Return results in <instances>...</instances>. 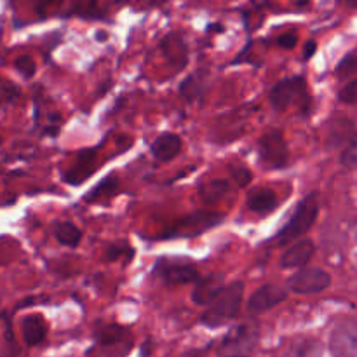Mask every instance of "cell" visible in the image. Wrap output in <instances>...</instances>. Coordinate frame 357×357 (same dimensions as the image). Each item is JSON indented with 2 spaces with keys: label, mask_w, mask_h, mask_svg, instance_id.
<instances>
[{
  "label": "cell",
  "mask_w": 357,
  "mask_h": 357,
  "mask_svg": "<svg viewBox=\"0 0 357 357\" xmlns=\"http://www.w3.org/2000/svg\"><path fill=\"white\" fill-rule=\"evenodd\" d=\"M21 333H23L24 344L33 347V345L42 344L47 335V324H45L42 316H28L21 323Z\"/></svg>",
  "instance_id": "5bb4252c"
},
{
  "label": "cell",
  "mask_w": 357,
  "mask_h": 357,
  "mask_svg": "<svg viewBox=\"0 0 357 357\" xmlns=\"http://www.w3.org/2000/svg\"><path fill=\"white\" fill-rule=\"evenodd\" d=\"M222 289V278H218V275H208L204 279L201 278L195 282V288L192 291V302L197 303V305L209 307Z\"/></svg>",
  "instance_id": "8fae6325"
},
{
  "label": "cell",
  "mask_w": 357,
  "mask_h": 357,
  "mask_svg": "<svg viewBox=\"0 0 357 357\" xmlns=\"http://www.w3.org/2000/svg\"><path fill=\"white\" fill-rule=\"evenodd\" d=\"M342 164L347 167L357 166V136L351 139V143H349V146L345 149V152L342 153Z\"/></svg>",
  "instance_id": "484cf974"
},
{
  "label": "cell",
  "mask_w": 357,
  "mask_h": 357,
  "mask_svg": "<svg viewBox=\"0 0 357 357\" xmlns=\"http://www.w3.org/2000/svg\"><path fill=\"white\" fill-rule=\"evenodd\" d=\"M296 40H298V37H296L295 31H291V33H282L281 37H278V45H281V47L284 49H291L296 45Z\"/></svg>",
  "instance_id": "f1b7e54d"
},
{
  "label": "cell",
  "mask_w": 357,
  "mask_h": 357,
  "mask_svg": "<svg viewBox=\"0 0 357 357\" xmlns=\"http://www.w3.org/2000/svg\"><path fill=\"white\" fill-rule=\"evenodd\" d=\"M275 206H278V195L268 188H257V190L250 192L246 199V208L251 213H257L261 216L274 211Z\"/></svg>",
  "instance_id": "4fadbf2b"
},
{
  "label": "cell",
  "mask_w": 357,
  "mask_h": 357,
  "mask_svg": "<svg viewBox=\"0 0 357 357\" xmlns=\"http://www.w3.org/2000/svg\"><path fill=\"white\" fill-rule=\"evenodd\" d=\"M56 241L66 248H77L82 239V232L72 222H56L52 227Z\"/></svg>",
  "instance_id": "e0dca14e"
},
{
  "label": "cell",
  "mask_w": 357,
  "mask_h": 357,
  "mask_svg": "<svg viewBox=\"0 0 357 357\" xmlns=\"http://www.w3.org/2000/svg\"><path fill=\"white\" fill-rule=\"evenodd\" d=\"M162 51L166 58L173 63L176 68H181L187 63V45L183 38L176 33H169L162 40Z\"/></svg>",
  "instance_id": "9a60e30c"
},
{
  "label": "cell",
  "mask_w": 357,
  "mask_h": 357,
  "mask_svg": "<svg viewBox=\"0 0 357 357\" xmlns=\"http://www.w3.org/2000/svg\"><path fill=\"white\" fill-rule=\"evenodd\" d=\"M317 215H319V197H317V194H309L305 199L298 202L289 222L275 234V244L278 246H286L291 241L302 237L303 234H307L312 229Z\"/></svg>",
  "instance_id": "7a4b0ae2"
},
{
  "label": "cell",
  "mask_w": 357,
  "mask_h": 357,
  "mask_svg": "<svg viewBox=\"0 0 357 357\" xmlns=\"http://www.w3.org/2000/svg\"><path fill=\"white\" fill-rule=\"evenodd\" d=\"M222 222L223 216L220 213L201 209V211L192 213V215L185 216L180 222L174 223L173 229L164 234V236H166V239H171V237H197L218 227Z\"/></svg>",
  "instance_id": "3957f363"
},
{
  "label": "cell",
  "mask_w": 357,
  "mask_h": 357,
  "mask_svg": "<svg viewBox=\"0 0 357 357\" xmlns=\"http://www.w3.org/2000/svg\"><path fill=\"white\" fill-rule=\"evenodd\" d=\"M314 251L316 246L310 239L298 241L296 244H293L281 258V267L282 268H305V265L309 264L310 258L314 257Z\"/></svg>",
  "instance_id": "30bf717a"
},
{
  "label": "cell",
  "mask_w": 357,
  "mask_h": 357,
  "mask_svg": "<svg viewBox=\"0 0 357 357\" xmlns=\"http://www.w3.org/2000/svg\"><path fill=\"white\" fill-rule=\"evenodd\" d=\"M244 296V282L236 281L229 286H223L222 291L218 293L211 305L202 314V324L208 328L225 326L227 323L234 319L239 314L241 303Z\"/></svg>",
  "instance_id": "6da1fadb"
},
{
  "label": "cell",
  "mask_w": 357,
  "mask_h": 357,
  "mask_svg": "<svg viewBox=\"0 0 357 357\" xmlns=\"http://www.w3.org/2000/svg\"><path fill=\"white\" fill-rule=\"evenodd\" d=\"M14 68H16L17 72L24 77V79H31V77L35 75V70H37V66H35V61L31 56L23 54V56H20L16 61H14Z\"/></svg>",
  "instance_id": "d4e9b609"
},
{
  "label": "cell",
  "mask_w": 357,
  "mask_h": 357,
  "mask_svg": "<svg viewBox=\"0 0 357 357\" xmlns=\"http://www.w3.org/2000/svg\"><path fill=\"white\" fill-rule=\"evenodd\" d=\"M230 192V183L227 180H211L208 183H204L199 190L201 194V199L208 204H213V202L220 201L223 195H227Z\"/></svg>",
  "instance_id": "ac0fdd59"
},
{
  "label": "cell",
  "mask_w": 357,
  "mask_h": 357,
  "mask_svg": "<svg viewBox=\"0 0 357 357\" xmlns=\"http://www.w3.org/2000/svg\"><path fill=\"white\" fill-rule=\"evenodd\" d=\"M330 351L333 357H357V321H345L335 328Z\"/></svg>",
  "instance_id": "52a82bcc"
},
{
  "label": "cell",
  "mask_w": 357,
  "mask_h": 357,
  "mask_svg": "<svg viewBox=\"0 0 357 357\" xmlns=\"http://www.w3.org/2000/svg\"><path fill=\"white\" fill-rule=\"evenodd\" d=\"M119 190V180L115 174H110V176L103 178V180L98 183L96 188H93V190L87 194L86 201L93 202V201H101V199H107V197H112V195L115 194V192Z\"/></svg>",
  "instance_id": "d6986e66"
},
{
  "label": "cell",
  "mask_w": 357,
  "mask_h": 357,
  "mask_svg": "<svg viewBox=\"0 0 357 357\" xmlns=\"http://www.w3.org/2000/svg\"><path fill=\"white\" fill-rule=\"evenodd\" d=\"M314 51H316V42H307V45H305V52H303V56H305V59H309L310 56L314 54Z\"/></svg>",
  "instance_id": "f546056e"
},
{
  "label": "cell",
  "mask_w": 357,
  "mask_h": 357,
  "mask_svg": "<svg viewBox=\"0 0 357 357\" xmlns=\"http://www.w3.org/2000/svg\"><path fill=\"white\" fill-rule=\"evenodd\" d=\"M229 357H248V356H229Z\"/></svg>",
  "instance_id": "1f68e13d"
},
{
  "label": "cell",
  "mask_w": 357,
  "mask_h": 357,
  "mask_svg": "<svg viewBox=\"0 0 357 357\" xmlns=\"http://www.w3.org/2000/svg\"><path fill=\"white\" fill-rule=\"evenodd\" d=\"M181 146L183 143H181L180 136L174 132H164L152 143V153L157 160L169 162V160L176 159L178 153L181 152Z\"/></svg>",
  "instance_id": "7c38bea8"
},
{
  "label": "cell",
  "mask_w": 357,
  "mask_h": 357,
  "mask_svg": "<svg viewBox=\"0 0 357 357\" xmlns=\"http://www.w3.org/2000/svg\"><path fill=\"white\" fill-rule=\"evenodd\" d=\"M94 150H89V152H82L79 155V162L72 167L68 174H66V181L70 185H79L82 183L86 178H89L94 171Z\"/></svg>",
  "instance_id": "2e32d148"
},
{
  "label": "cell",
  "mask_w": 357,
  "mask_h": 357,
  "mask_svg": "<svg viewBox=\"0 0 357 357\" xmlns=\"http://www.w3.org/2000/svg\"><path fill=\"white\" fill-rule=\"evenodd\" d=\"M230 335H232V337L227 338L225 345H223V351H241V347H248L250 337H257V335H251L246 328H241L236 333Z\"/></svg>",
  "instance_id": "44dd1931"
},
{
  "label": "cell",
  "mask_w": 357,
  "mask_h": 357,
  "mask_svg": "<svg viewBox=\"0 0 357 357\" xmlns=\"http://www.w3.org/2000/svg\"><path fill=\"white\" fill-rule=\"evenodd\" d=\"M357 72V54H347L340 63L337 65V73L338 79H349L351 75H354Z\"/></svg>",
  "instance_id": "603a6c76"
},
{
  "label": "cell",
  "mask_w": 357,
  "mask_h": 357,
  "mask_svg": "<svg viewBox=\"0 0 357 357\" xmlns=\"http://www.w3.org/2000/svg\"><path fill=\"white\" fill-rule=\"evenodd\" d=\"M17 96H20V89L14 84L0 80V108H6L7 105L14 103Z\"/></svg>",
  "instance_id": "cb8c5ba5"
},
{
  "label": "cell",
  "mask_w": 357,
  "mask_h": 357,
  "mask_svg": "<svg viewBox=\"0 0 357 357\" xmlns=\"http://www.w3.org/2000/svg\"><path fill=\"white\" fill-rule=\"evenodd\" d=\"M155 274L166 284H190V282H197L201 279L197 268H194L192 265L171 264L167 260L157 261Z\"/></svg>",
  "instance_id": "9c48e42d"
},
{
  "label": "cell",
  "mask_w": 357,
  "mask_h": 357,
  "mask_svg": "<svg viewBox=\"0 0 357 357\" xmlns=\"http://www.w3.org/2000/svg\"><path fill=\"white\" fill-rule=\"evenodd\" d=\"M260 162L268 169H282L288 164L289 150L281 131H268L258 142Z\"/></svg>",
  "instance_id": "5b68a950"
},
{
  "label": "cell",
  "mask_w": 357,
  "mask_h": 357,
  "mask_svg": "<svg viewBox=\"0 0 357 357\" xmlns=\"http://www.w3.org/2000/svg\"><path fill=\"white\" fill-rule=\"evenodd\" d=\"M307 100V86L303 77H289L275 84L271 91V103L278 112L302 105Z\"/></svg>",
  "instance_id": "277c9868"
},
{
  "label": "cell",
  "mask_w": 357,
  "mask_h": 357,
  "mask_svg": "<svg viewBox=\"0 0 357 357\" xmlns=\"http://www.w3.org/2000/svg\"><path fill=\"white\" fill-rule=\"evenodd\" d=\"M0 145H2V136H0Z\"/></svg>",
  "instance_id": "d6a6232c"
},
{
  "label": "cell",
  "mask_w": 357,
  "mask_h": 357,
  "mask_svg": "<svg viewBox=\"0 0 357 357\" xmlns=\"http://www.w3.org/2000/svg\"><path fill=\"white\" fill-rule=\"evenodd\" d=\"M354 239H356V243H357V222H356V225H354Z\"/></svg>",
  "instance_id": "4dcf8cb0"
},
{
  "label": "cell",
  "mask_w": 357,
  "mask_h": 357,
  "mask_svg": "<svg viewBox=\"0 0 357 357\" xmlns=\"http://www.w3.org/2000/svg\"><path fill=\"white\" fill-rule=\"evenodd\" d=\"M232 176L234 180L239 183V187H246V185L251 181V178H253V174H251V171H248L246 167L236 166L232 167Z\"/></svg>",
  "instance_id": "83f0119b"
},
{
  "label": "cell",
  "mask_w": 357,
  "mask_h": 357,
  "mask_svg": "<svg viewBox=\"0 0 357 357\" xmlns=\"http://www.w3.org/2000/svg\"><path fill=\"white\" fill-rule=\"evenodd\" d=\"M286 298H288V293L284 289L274 284H265L251 295L250 302H248V312L251 316H260L284 302Z\"/></svg>",
  "instance_id": "ba28073f"
},
{
  "label": "cell",
  "mask_w": 357,
  "mask_h": 357,
  "mask_svg": "<svg viewBox=\"0 0 357 357\" xmlns=\"http://www.w3.org/2000/svg\"><path fill=\"white\" fill-rule=\"evenodd\" d=\"M351 129H352V124L349 121H345V119H340V121H335L333 124H331V131H330V139H331V145H338V143H342L344 139L349 138V135H351Z\"/></svg>",
  "instance_id": "7402d4cb"
},
{
  "label": "cell",
  "mask_w": 357,
  "mask_h": 357,
  "mask_svg": "<svg viewBox=\"0 0 357 357\" xmlns=\"http://www.w3.org/2000/svg\"><path fill=\"white\" fill-rule=\"evenodd\" d=\"M331 284V275L317 267L300 268L288 279V288L298 295H316Z\"/></svg>",
  "instance_id": "8992f818"
},
{
  "label": "cell",
  "mask_w": 357,
  "mask_h": 357,
  "mask_svg": "<svg viewBox=\"0 0 357 357\" xmlns=\"http://www.w3.org/2000/svg\"><path fill=\"white\" fill-rule=\"evenodd\" d=\"M98 340H100L101 345H105V347H110V345H115L119 344V342H122V338L126 337V330L124 328L117 326V324H110V326L103 328V330H100L96 333Z\"/></svg>",
  "instance_id": "ffe728a7"
},
{
  "label": "cell",
  "mask_w": 357,
  "mask_h": 357,
  "mask_svg": "<svg viewBox=\"0 0 357 357\" xmlns=\"http://www.w3.org/2000/svg\"><path fill=\"white\" fill-rule=\"evenodd\" d=\"M338 98H340V101H344V103H356L357 101V79L352 80L351 84H347V86H345L344 89L338 93Z\"/></svg>",
  "instance_id": "4316f807"
}]
</instances>
